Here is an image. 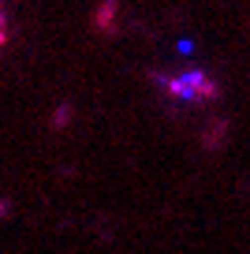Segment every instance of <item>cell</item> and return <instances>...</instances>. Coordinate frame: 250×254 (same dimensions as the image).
I'll return each mask as SVG.
<instances>
[{
	"label": "cell",
	"instance_id": "2",
	"mask_svg": "<svg viewBox=\"0 0 250 254\" xmlns=\"http://www.w3.org/2000/svg\"><path fill=\"white\" fill-rule=\"evenodd\" d=\"M4 34H8V19H4V11H0V41H4Z\"/></svg>",
	"mask_w": 250,
	"mask_h": 254
},
{
	"label": "cell",
	"instance_id": "1",
	"mask_svg": "<svg viewBox=\"0 0 250 254\" xmlns=\"http://www.w3.org/2000/svg\"><path fill=\"white\" fill-rule=\"evenodd\" d=\"M168 94L180 97V101H202V97H213L217 90H213V79H205L202 71H183L176 75V79H168Z\"/></svg>",
	"mask_w": 250,
	"mask_h": 254
}]
</instances>
